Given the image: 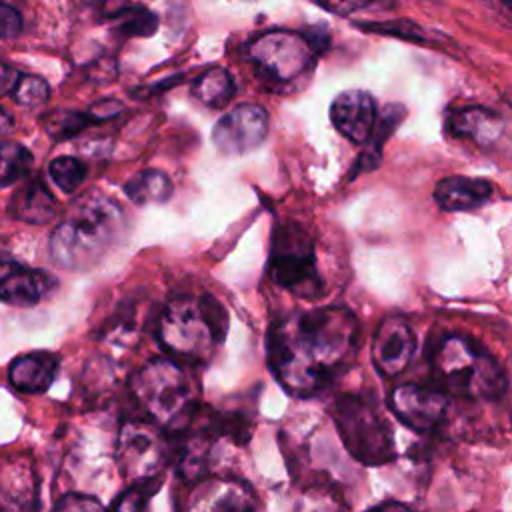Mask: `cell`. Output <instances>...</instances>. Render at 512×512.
<instances>
[{"instance_id": "cell-15", "label": "cell", "mask_w": 512, "mask_h": 512, "mask_svg": "<svg viewBox=\"0 0 512 512\" xmlns=\"http://www.w3.org/2000/svg\"><path fill=\"white\" fill-rule=\"evenodd\" d=\"M492 196V184L482 178L450 176L436 184L434 200L442 210L466 212L480 208Z\"/></svg>"}, {"instance_id": "cell-22", "label": "cell", "mask_w": 512, "mask_h": 512, "mask_svg": "<svg viewBox=\"0 0 512 512\" xmlns=\"http://www.w3.org/2000/svg\"><path fill=\"white\" fill-rule=\"evenodd\" d=\"M32 152L18 142H0V188L24 178L32 168Z\"/></svg>"}, {"instance_id": "cell-19", "label": "cell", "mask_w": 512, "mask_h": 512, "mask_svg": "<svg viewBox=\"0 0 512 512\" xmlns=\"http://www.w3.org/2000/svg\"><path fill=\"white\" fill-rule=\"evenodd\" d=\"M448 128L456 138L472 140L478 146H488L498 140L502 132V120L488 108L466 106L452 112L448 118Z\"/></svg>"}, {"instance_id": "cell-27", "label": "cell", "mask_w": 512, "mask_h": 512, "mask_svg": "<svg viewBox=\"0 0 512 512\" xmlns=\"http://www.w3.org/2000/svg\"><path fill=\"white\" fill-rule=\"evenodd\" d=\"M10 96L22 106H38L50 98V86L44 78H40L36 74L20 72Z\"/></svg>"}, {"instance_id": "cell-8", "label": "cell", "mask_w": 512, "mask_h": 512, "mask_svg": "<svg viewBox=\"0 0 512 512\" xmlns=\"http://www.w3.org/2000/svg\"><path fill=\"white\" fill-rule=\"evenodd\" d=\"M116 460L126 480L156 478L168 460V442L156 422L128 420L116 444Z\"/></svg>"}, {"instance_id": "cell-5", "label": "cell", "mask_w": 512, "mask_h": 512, "mask_svg": "<svg viewBox=\"0 0 512 512\" xmlns=\"http://www.w3.org/2000/svg\"><path fill=\"white\" fill-rule=\"evenodd\" d=\"M130 390L152 422L164 428L182 426L196 404L188 374L168 358H152L138 368Z\"/></svg>"}, {"instance_id": "cell-14", "label": "cell", "mask_w": 512, "mask_h": 512, "mask_svg": "<svg viewBox=\"0 0 512 512\" xmlns=\"http://www.w3.org/2000/svg\"><path fill=\"white\" fill-rule=\"evenodd\" d=\"M54 284V278L42 270H30L14 260H0V302L4 304L34 306Z\"/></svg>"}, {"instance_id": "cell-6", "label": "cell", "mask_w": 512, "mask_h": 512, "mask_svg": "<svg viewBox=\"0 0 512 512\" xmlns=\"http://www.w3.org/2000/svg\"><path fill=\"white\" fill-rule=\"evenodd\" d=\"M336 424L346 450L362 464L380 466L392 460V432L374 402L358 394L340 396L336 400Z\"/></svg>"}, {"instance_id": "cell-10", "label": "cell", "mask_w": 512, "mask_h": 512, "mask_svg": "<svg viewBox=\"0 0 512 512\" xmlns=\"http://www.w3.org/2000/svg\"><path fill=\"white\" fill-rule=\"evenodd\" d=\"M268 134V114L258 104H238L226 112L212 130L216 148L230 156L258 148Z\"/></svg>"}, {"instance_id": "cell-13", "label": "cell", "mask_w": 512, "mask_h": 512, "mask_svg": "<svg viewBox=\"0 0 512 512\" xmlns=\"http://www.w3.org/2000/svg\"><path fill=\"white\" fill-rule=\"evenodd\" d=\"M330 118L342 136L354 144H364L374 132L376 102L364 90L340 92L330 106Z\"/></svg>"}, {"instance_id": "cell-20", "label": "cell", "mask_w": 512, "mask_h": 512, "mask_svg": "<svg viewBox=\"0 0 512 512\" xmlns=\"http://www.w3.org/2000/svg\"><path fill=\"white\" fill-rule=\"evenodd\" d=\"M124 192L134 204L146 206V204L166 202L172 196L174 186H172L170 178L164 172L148 168V170H142V172L134 174L124 184Z\"/></svg>"}, {"instance_id": "cell-11", "label": "cell", "mask_w": 512, "mask_h": 512, "mask_svg": "<svg viewBox=\"0 0 512 512\" xmlns=\"http://www.w3.org/2000/svg\"><path fill=\"white\" fill-rule=\"evenodd\" d=\"M390 406L394 414L416 432L436 430L448 414V396L444 390L420 384H404L392 390Z\"/></svg>"}, {"instance_id": "cell-28", "label": "cell", "mask_w": 512, "mask_h": 512, "mask_svg": "<svg viewBox=\"0 0 512 512\" xmlns=\"http://www.w3.org/2000/svg\"><path fill=\"white\" fill-rule=\"evenodd\" d=\"M156 488V478H148V480H140V482H134V488L128 490L116 504L114 508H120V510H138L144 506V502L150 498V494L154 492Z\"/></svg>"}, {"instance_id": "cell-16", "label": "cell", "mask_w": 512, "mask_h": 512, "mask_svg": "<svg viewBox=\"0 0 512 512\" xmlns=\"http://www.w3.org/2000/svg\"><path fill=\"white\" fill-rule=\"evenodd\" d=\"M58 372V356L50 352H30L12 360L8 368L10 384L26 394L44 392Z\"/></svg>"}, {"instance_id": "cell-9", "label": "cell", "mask_w": 512, "mask_h": 512, "mask_svg": "<svg viewBox=\"0 0 512 512\" xmlns=\"http://www.w3.org/2000/svg\"><path fill=\"white\" fill-rule=\"evenodd\" d=\"M248 56L268 76L288 82L312 64L314 52L304 36L288 30H272L250 42Z\"/></svg>"}, {"instance_id": "cell-35", "label": "cell", "mask_w": 512, "mask_h": 512, "mask_svg": "<svg viewBox=\"0 0 512 512\" xmlns=\"http://www.w3.org/2000/svg\"><path fill=\"white\" fill-rule=\"evenodd\" d=\"M502 4H504L508 10H512V0H502Z\"/></svg>"}, {"instance_id": "cell-4", "label": "cell", "mask_w": 512, "mask_h": 512, "mask_svg": "<svg viewBox=\"0 0 512 512\" xmlns=\"http://www.w3.org/2000/svg\"><path fill=\"white\" fill-rule=\"evenodd\" d=\"M228 328L226 312L210 296H182L166 304L158 320L160 344L182 358L204 360L216 342L224 340Z\"/></svg>"}, {"instance_id": "cell-26", "label": "cell", "mask_w": 512, "mask_h": 512, "mask_svg": "<svg viewBox=\"0 0 512 512\" xmlns=\"http://www.w3.org/2000/svg\"><path fill=\"white\" fill-rule=\"evenodd\" d=\"M404 116V108L400 106H388L384 110V114L380 118H376V134H378V140H372V146L368 152H364L360 158H358V170H370L374 168V164H378V150L382 146V142L386 140V136L394 130V126L402 120Z\"/></svg>"}, {"instance_id": "cell-17", "label": "cell", "mask_w": 512, "mask_h": 512, "mask_svg": "<svg viewBox=\"0 0 512 512\" xmlns=\"http://www.w3.org/2000/svg\"><path fill=\"white\" fill-rule=\"evenodd\" d=\"M192 510H248L252 496L236 480H204L190 494Z\"/></svg>"}, {"instance_id": "cell-33", "label": "cell", "mask_w": 512, "mask_h": 512, "mask_svg": "<svg viewBox=\"0 0 512 512\" xmlns=\"http://www.w3.org/2000/svg\"><path fill=\"white\" fill-rule=\"evenodd\" d=\"M328 2H332V10H336V8H342V10H360V8H364V6H368V4H372V2H376V0H326V4Z\"/></svg>"}, {"instance_id": "cell-25", "label": "cell", "mask_w": 512, "mask_h": 512, "mask_svg": "<svg viewBox=\"0 0 512 512\" xmlns=\"http://www.w3.org/2000/svg\"><path fill=\"white\" fill-rule=\"evenodd\" d=\"M50 176L62 192H76L86 178V164L74 156H58L50 162Z\"/></svg>"}, {"instance_id": "cell-23", "label": "cell", "mask_w": 512, "mask_h": 512, "mask_svg": "<svg viewBox=\"0 0 512 512\" xmlns=\"http://www.w3.org/2000/svg\"><path fill=\"white\" fill-rule=\"evenodd\" d=\"M112 24L124 36H152L158 28V16L146 6H124L112 14Z\"/></svg>"}, {"instance_id": "cell-1", "label": "cell", "mask_w": 512, "mask_h": 512, "mask_svg": "<svg viewBox=\"0 0 512 512\" xmlns=\"http://www.w3.org/2000/svg\"><path fill=\"white\" fill-rule=\"evenodd\" d=\"M358 338L356 316L342 306H322L280 320L268 336V362L294 396H310L342 368Z\"/></svg>"}, {"instance_id": "cell-7", "label": "cell", "mask_w": 512, "mask_h": 512, "mask_svg": "<svg viewBox=\"0 0 512 512\" xmlns=\"http://www.w3.org/2000/svg\"><path fill=\"white\" fill-rule=\"evenodd\" d=\"M268 268L276 284L292 290L302 298H316L322 292V282L316 270L314 244L308 234L294 222L278 226Z\"/></svg>"}, {"instance_id": "cell-34", "label": "cell", "mask_w": 512, "mask_h": 512, "mask_svg": "<svg viewBox=\"0 0 512 512\" xmlns=\"http://www.w3.org/2000/svg\"><path fill=\"white\" fill-rule=\"evenodd\" d=\"M12 126H14L12 116L4 108H0V134H8L12 130Z\"/></svg>"}, {"instance_id": "cell-30", "label": "cell", "mask_w": 512, "mask_h": 512, "mask_svg": "<svg viewBox=\"0 0 512 512\" xmlns=\"http://www.w3.org/2000/svg\"><path fill=\"white\" fill-rule=\"evenodd\" d=\"M122 110H124L122 102L106 98V100H98L96 104H92L88 110V116L92 118V122H106V120L118 116Z\"/></svg>"}, {"instance_id": "cell-32", "label": "cell", "mask_w": 512, "mask_h": 512, "mask_svg": "<svg viewBox=\"0 0 512 512\" xmlns=\"http://www.w3.org/2000/svg\"><path fill=\"white\" fill-rule=\"evenodd\" d=\"M18 76H20V72L14 66L0 60V96L12 92Z\"/></svg>"}, {"instance_id": "cell-24", "label": "cell", "mask_w": 512, "mask_h": 512, "mask_svg": "<svg viewBox=\"0 0 512 512\" xmlns=\"http://www.w3.org/2000/svg\"><path fill=\"white\" fill-rule=\"evenodd\" d=\"M44 130L54 140H68L76 134H80L88 124H92V118L88 112L78 110H54L44 116L42 120Z\"/></svg>"}, {"instance_id": "cell-18", "label": "cell", "mask_w": 512, "mask_h": 512, "mask_svg": "<svg viewBox=\"0 0 512 512\" xmlns=\"http://www.w3.org/2000/svg\"><path fill=\"white\" fill-rule=\"evenodd\" d=\"M8 214L26 224H48L58 214V202L42 182L32 180L12 194Z\"/></svg>"}, {"instance_id": "cell-21", "label": "cell", "mask_w": 512, "mask_h": 512, "mask_svg": "<svg viewBox=\"0 0 512 512\" xmlns=\"http://www.w3.org/2000/svg\"><path fill=\"white\" fill-rule=\"evenodd\" d=\"M234 80L224 68H210L192 84V96L210 108H224L234 96Z\"/></svg>"}, {"instance_id": "cell-29", "label": "cell", "mask_w": 512, "mask_h": 512, "mask_svg": "<svg viewBox=\"0 0 512 512\" xmlns=\"http://www.w3.org/2000/svg\"><path fill=\"white\" fill-rule=\"evenodd\" d=\"M22 14L10 4L0 2V40H12L22 32Z\"/></svg>"}, {"instance_id": "cell-2", "label": "cell", "mask_w": 512, "mask_h": 512, "mask_svg": "<svg viewBox=\"0 0 512 512\" xmlns=\"http://www.w3.org/2000/svg\"><path fill=\"white\" fill-rule=\"evenodd\" d=\"M122 208L100 192H86L70 204L50 236V256L66 270H88L100 262L126 232Z\"/></svg>"}, {"instance_id": "cell-31", "label": "cell", "mask_w": 512, "mask_h": 512, "mask_svg": "<svg viewBox=\"0 0 512 512\" xmlns=\"http://www.w3.org/2000/svg\"><path fill=\"white\" fill-rule=\"evenodd\" d=\"M56 508L58 510H96V508H102V504L98 498L88 494H68L56 504Z\"/></svg>"}, {"instance_id": "cell-3", "label": "cell", "mask_w": 512, "mask_h": 512, "mask_svg": "<svg viewBox=\"0 0 512 512\" xmlns=\"http://www.w3.org/2000/svg\"><path fill=\"white\" fill-rule=\"evenodd\" d=\"M432 368L444 390L462 398L494 400L506 390V374L500 364L474 340L458 334L438 342Z\"/></svg>"}, {"instance_id": "cell-12", "label": "cell", "mask_w": 512, "mask_h": 512, "mask_svg": "<svg viewBox=\"0 0 512 512\" xmlns=\"http://www.w3.org/2000/svg\"><path fill=\"white\" fill-rule=\"evenodd\" d=\"M416 350L412 326L402 316H388L374 334L372 358L384 376H396L406 370Z\"/></svg>"}]
</instances>
